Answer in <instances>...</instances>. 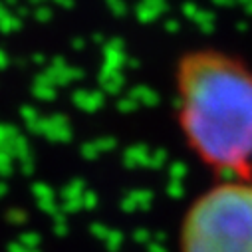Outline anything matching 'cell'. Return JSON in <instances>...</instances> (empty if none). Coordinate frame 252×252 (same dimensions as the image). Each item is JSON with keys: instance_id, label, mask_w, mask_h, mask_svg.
<instances>
[{"instance_id": "7a4b0ae2", "label": "cell", "mask_w": 252, "mask_h": 252, "mask_svg": "<svg viewBox=\"0 0 252 252\" xmlns=\"http://www.w3.org/2000/svg\"><path fill=\"white\" fill-rule=\"evenodd\" d=\"M179 252H252V179H219L187 207Z\"/></svg>"}, {"instance_id": "6da1fadb", "label": "cell", "mask_w": 252, "mask_h": 252, "mask_svg": "<svg viewBox=\"0 0 252 252\" xmlns=\"http://www.w3.org/2000/svg\"><path fill=\"white\" fill-rule=\"evenodd\" d=\"M173 82L189 151L219 179H252V66L203 46L181 54Z\"/></svg>"}]
</instances>
